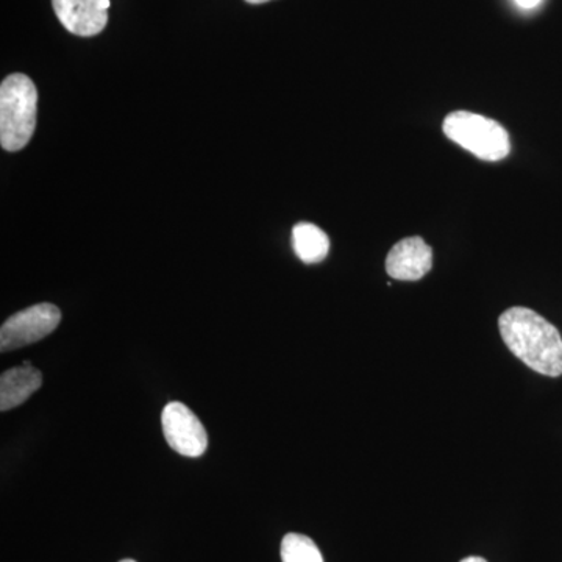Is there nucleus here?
<instances>
[{
	"label": "nucleus",
	"mask_w": 562,
	"mask_h": 562,
	"mask_svg": "<svg viewBox=\"0 0 562 562\" xmlns=\"http://www.w3.org/2000/svg\"><path fill=\"white\" fill-rule=\"evenodd\" d=\"M461 562H487V561L484 560V558H482V557H469V558H464V560H462Z\"/></svg>",
	"instance_id": "nucleus-12"
},
{
	"label": "nucleus",
	"mask_w": 562,
	"mask_h": 562,
	"mask_svg": "<svg viewBox=\"0 0 562 562\" xmlns=\"http://www.w3.org/2000/svg\"><path fill=\"white\" fill-rule=\"evenodd\" d=\"M281 561L324 562V558L312 538L299 535V532H290L281 541Z\"/></svg>",
	"instance_id": "nucleus-10"
},
{
	"label": "nucleus",
	"mask_w": 562,
	"mask_h": 562,
	"mask_svg": "<svg viewBox=\"0 0 562 562\" xmlns=\"http://www.w3.org/2000/svg\"><path fill=\"white\" fill-rule=\"evenodd\" d=\"M63 27L77 36H95L109 22L110 0H52Z\"/></svg>",
	"instance_id": "nucleus-6"
},
{
	"label": "nucleus",
	"mask_w": 562,
	"mask_h": 562,
	"mask_svg": "<svg viewBox=\"0 0 562 562\" xmlns=\"http://www.w3.org/2000/svg\"><path fill=\"white\" fill-rule=\"evenodd\" d=\"M447 138L484 161H501L512 151L509 133L497 121L458 110L443 120Z\"/></svg>",
	"instance_id": "nucleus-3"
},
{
	"label": "nucleus",
	"mask_w": 562,
	"mask_h": 562,
	"mask_svg": "<svg viewBox=\"0 0 562 562\" xmlns=\"http://www.w3.org/2000/svg\"><path fill=\"white\" fill-rule=\"evenodd\" d=\"M503 342L528 368L547 376L562 375L561 333L524 306L506 310L498 319Z\"/></svg>",
	"instance_id": "nucleus-1"
},
{
	"label": "nucleus",
	"mask_w": 562,
	"mask_h": 562,
	"mask_svg": "<svg viewBox=\"0 0 562 562\" xmlns=\"http://www.w3.org/2000/svg\"><path fill=\"white\" fill-rule=\"evenodd\" d=\"M292 247L306 265L324 261L330 251L327 233L310 222H301L292 228Z\"/></svg>",
	"instance_id": "nucleus-9"
},
{
	"label": "nucleus",
	"mask_w": 562,
	"mask_h": 562,
	"mask_svg": "<svg viewBox=\"0 0 562 562\" xmlns=\"http://www.w3.org/2000/svg\"><path fill=\"white\" fill-rule=\"evenodd\" d=\"M38 91L25 74H11L0 85V144L18 151L31 143L36 127Z\"/></svg>",
	"instance_id": "nucleus-2"
},
{
	"label": "nucleus",
	"mask_w": 562,
	"mask_h": 562,
	"mask_svg": "<svg viewBox=\"0 0 562 562\" xmlns=\"http://www.w3.org/2000/svg\"><path fill=\"white\" fill-rule=\"evenodd\" d=\"M246 2L254 3V5H260V3L269 2V0H246Z\"/></svg>",
	"instance_id": "nucleus-13"
},
{
	"label": "nucleus",
	"mask_w": 562,
	"mask_h": 562,
	"mask_svg": "<svg viewBox=\"0 0 562 562\" xmlns=\"http://www.w3.org/2000/svg\"><path fill=\"white\" fill-rule=\"evenodd\" d=\"M61 312L52 303H38L31 308L13 314L0 328V350L22 349L41 341L57 330Z\"/></svg>",
	"instance_id": "nucleus-4"
},
{
	"label": "nucleus",
	"mask_w": 562,
	"mask_h": 562,
	"mask_svg": "<svg viewBox=\"0 0 562 562\" xmlns=\"http://www.w3.org/2000/svg\"><path fill=\"white\" fill-rule=\"evenodd\" d=\"M43 384V373L25 361L21 368L2 373L0 379V409L3 413L18 408L32 397Z\"/></svg>",
	"instance_id": "nucleus-8"
},
{
	"label": "nucleus",
	"mask_w": 562,
	"mask_h": 562,
	"mask_svg": "<svg viewBox=\"0 0 562 562\" xmlns=\"http://www.w3.org/2000/svg\"><path fill=\"white\" fill-rule=\"evenodd\" d=\"M431 268L432 249L420 236L402 239L387 254L386 272L395 280H420Z\"/></svg>",
	"instance_id": "nucleus-7"
},
{
	"label": "nucleus",
	"mask_w": 562,
	"mask_h": 562,
	"mask_svg": "<svg viewBox=\"0 0 562 562\" xmlns=\"http://www.w3.org/2000/svg\"><path fill=\"white\" fill-rule=\"evenodd\" d=\"M120 562H136V561H133V560H124V561H120Z\"/></svg>",
	"instance_id": "nucleus-14"
},
{
	"label": "nucleus",
	"mask_w": 562,
	"mask_h": 562,
	"mask_svg": "<svg viewBox=\"0 0 562 562\" xmlns=\"http://www.w3.org/2000/svg\"><path fill=\"white\" fill-rule=\"evenodd\" d=\"M162 432L166 442L177 453L199 458L209 449V435L199 417L180 402L166 405L161 414Z\"/></svg>",
	"instance_id": "nucleus-5"
},
{
	"label": "nucleus",
	"mask_w": 562,
	"mask_h": 562,
	"mask_svg": "<svg viewBox=\"0 0 562 562\" xmlns=\"http://www.w3.org/2000/svg\"><path fill=\"white\" fill-rule=\"evenodd\" d=\"M517 5L522 7L525 10L535 9V7L539 5L541 0H516Z\"/></svg>",
	"instance_id": "nucleus-11"
}]
</instances>
